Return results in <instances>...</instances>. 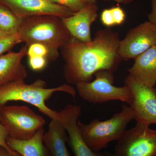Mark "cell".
Returning <instances> with one entry per match:
<instances>
[{"label":"cell","instance_id":"obj_1","mask_svg":"<svg viewBox=\"0 0 156 156\" xmlns=\"http://www.w3.org/2000/svg\"><path fill=\"white\" fill-rule=\"evenodd\" d=\"M120 39L119 33L109 28L99 30L94 39L84 43L71 36L62 47L65 60L64 74L69 83L92 81L96 72L106 69L115 71L122 61L118 53Z\"/></svg>","mask_w":156,"mask_h":156},{"label":"cell","instance_id":"obj_2","mask_svg":"<svg viewBox=\"0 0 156 156\" xmlns=\"http://www.w3.org/2000/svg\"><path fill=\"white\" fill-rule=\"evenodd\" d=\"M24 80H18L0 86V108L9 101H24L36 107L51 119H56L58 118V112L49 108L46 101L56 92H66L75 98L76 92L68 84L48 88L45 81L41 80L30 84H27Z\"/></svg>","mask_w":156,"mask_h":156},{"label":"cell","instance_id":"obj_3","mask_svg":"<svg viewBox=\"0 0 156 156\" xmlns=\"http://www.w3.org/2000/svg\"><path fill=\"white\" fill-rule=\"evenodd\" d=\"M18 33L27 48L34 43L42 44L48 48L51 56L55 57L58 49L64 47L71 38L61 18L49 15L22 18Z\"/></svg>","mask_w":156,"mask_h":156},{"label":"cell","instance_id":"obj_4","mask_svg":"<svg viewBox=\"0 0 156 156\" xmlns=\"http://www.w3.org/2000/svg\"><path fill=\"white\" fill-rule=\"evenodd\" d=\"M134 118V112L131 107L124 105L120 112L115 114L108 120L100 121L96 118L89 124L79 120L78 126L87 145L92 151L98 152L112 141L119 139Z\"/></svg>","mask_w":156,"mask_h":156},{"label":"cell","instance_id":"obj_5","mask_svg":"<svg viewBox=\"0 0 156 156\" xmlns=\"http://www.w3.org/2000/svg\"><path fill=\"white\" fill-rule=\"evenodd\" d=\"M113 73L106 69L96 72L94 75V80L76 85L78 95L90 103H101L119 100L130 105L133 97L131 89L126 85L122 87L114 86Z\"/></svg>","mask_w":156,"mask_h":156},{"label":"cell","instance_id":"obj_6","mask_svg":"<svg viewBox=\"0 0 156 156\" xmlns=\"http://www.w3.org/2000/svg\"><path fill=\"white\" fill-rule=\"evenodd\" d=\"M0 120L9 137L18 140L30 139L46 123L42 116L25 105L0 108Z\"/></svg>","mask_w":156,"mask_h":156},{"label":"cell","instance_id":"obj_7","mask_svg":"<svg viewBox=\"0 0 156 156\" xmlns=\"http://www.w3.org/2000/svg\"><path fill=\"white\" fill-rule=\"evenodd\" d=\"M115 156H156V131L137 123L117 140Z\"/></svg>","mask_w":156,"mask_h":156},{"label":"cell","instance_id":"obj_8","mask_svg":"<svg viewBox=\"0 0 156 156\" xmlns=\"http://www.w3.org/2000/svg\"><path fill=\"white\" fill-rule=\"evenodd\" d=\"M125 84L133 94L130 106L134 112V120L148 126L156 125V88L140 83L130 75L125 79Z\"/></svg>","mask_w":156,"mask_h":156},{"label":"cell","instance_id":"obj_9","mask_svg":"<svg viewBox=\"0 0 156 156\" xmlns=\"http://www.w3.org/2000/svg\"><path fill=\"white\" fill-rule=\"evenodd\" d=\"M156 45V27L147 21L128 31L120 40L118 53L122 60L135 59Z\"/></svg>","mask_w":156,"mask_h":156},{"label":"cell","instance_id":"obj_10","mask_svg":"<svg viewBox=\"0 0 156 156\" xmlns=\"http://www.w3.org/2000/svg\"><path fill=\"white\" fill-rule=\"evenodd\" d=\"M81 111L80 105L68 104L58 112V119L67 132L70 147L75 156H105L101 153L92 151L83 139L78 126Z\"/></svg>","mask_w":156,"mask_h":156},{"label":"cell","instance_id":"obj_11","mask_svg":"<svg viewBox=\"0 0 156 156\" xmlns=\"http://www.w3.org/2000/svg\"><path fill=\"white\" fill-rule=\"evenodd\" d=\"M0 4L8 7L21 19L43 15L62 18L69 17L75 13L66 7L47 0H0Z\"/></svg>","mask_w":156,"mask_h":156},{"label":"cell","instance_id":"obj_12","mask_svg":"<svg viewBox=\"0 0 156 156\" xmlns=\"http://www.w3.org/2000/svg\"><path fill=\"white\" fill-rule=\"evenodd\" d=\"M96 4H89L69 17L61 18L71 36L84 43L92 41L91 27L98 15Z\"/></svg>","mask_w":156,"mask_h":156},{"label":"cell","instance_id":"obj_13","mask_svg":"<svg viewBox=\"0 0 156 156\" xmlns=\"http://www.w3.org/2000/svg\"><path fill=\"white\" fill-rule=\"evenodd\" d=\"M27 46H23L18 52H9L0 56V86L27 77L23 58L27 55Z\"/></svg>","mask_w":156,"mask_h":156},{"label":"cell","instance_id":"obj_14","mask_svg":"<svg viewBox=\"0 0 156 156\" xmlns=\"http://www.w3.org/2000/svg\"><path fill=\"white\" fill-rule=\"evenodd\" d=\"M129 75L140 83L155 87L156 84V45L134 59Z\"/></svg>","mask_w":156,"mask_h":156},{"label":"cell","instance_id":"obj_15","mask_svg":"<svg viewBox=\"0 0 156 156\" xmlns=\"http://www.w3.org/2000/svg\"><path fill=\"white\" fill-rule=\"evenodd\" d=\"M68 136L65 128L58 119H51L43 137L50 156H70L66 147Z\"/></svg>","mask_w":156,"mask_h":156},{"label":"cell","instance_id":"obj_16","mask_svg":"<svg viewBox=\"0 0 156 156\" xmlns=\"http://www.w3.org/2000/svg\"><path fill=\"white\" fill-rule=\"evenodd\" d=\"M44 133V129L42 128L27 140H18L9 136L7 143L11 150L21 156H50L43 140Z\"/></svg>","mask_w":156,"mask_h":156},{"label":"cell","instance_id":"obj_17","mask_svg":"<svg viewBox=\"0 0 156 156\" xmlns=\"http://www.w3.org/2000/svg\"><path fill=\"white\" fill-rule=\"evenodd\" d=\"M21 19L9 8L0 4V28L8 34L17 33Z\"/></svg>","mask_w":156,"mask_h":156},{"label":"cell","instance_id":"obj_18","mask_svg":"<svg viewBox=\"0 0 156 156\" xmlns=\"http://www.w3.org/2000/svg\"><path fill=\"white\" fill-rule=\"evenodd\" d=\"M21 42L22 41L18 33L9 35L0 39V56Z\"/></svg>","mask_w":156,"mask_h":156},{"label":"cell","instance_id":"obj_19","mask_svg":"<svg viewBox=\"0 0 156 156\" xmlns=\"http://www.w3.org/2000/svg\"><path fill=\"white\" fill-rule=\"evenodd\" d=\"M54 4L66 7L74 13L83 9L89 3L85 0H47Z\"/></svg>","mask_w":156,"mask_h":156},{"label":"cell","instance_id":"obj_20","mask_svg":"<svg viewBox=\"0 0 156 156\" xmlns=\"http://www.w3.org/2000/svg\"><path fill=\"white\" fill-rule=\"evenodd\" d=\"M27 55L29 57L41 56L47 58L51 56L50 51L48 48L44 45L39 43H34L29 46L27 49Z\"/></svg>","mask_w":156,"mask_h":156},{"label":"cell","instance_id":"obj_21","mask_svg":"<svg viewBox=\"0 0 156 156\" xmlns=\"http://www.w3.org/2000/svg\"><path fill=\"white\" fill-rule=\"evenodd\" d=\"M30 67L34 71H40L44 69L47 62V58L44 56H34L29 57Z\"/></svg>","mask_w":156,"mask_h":156},{"label":"cell","instance_id":"obj_22","mask_svg":"<svg viewBox=\"0 0 156 156\" xmlns=\"http://www.w3.org/2000/svg\"><path fill=\"white\" fill-rule=\"evenodd\" d=\"M115 25H121L125 21L126 14L123 9L119 7H115L110 9Z\"/></svg>","mask_w":156,"mask_h":156},{"label":"cell","instance_id":"obj_23","mask_svg":"<svg viewBox=\"0 0 156 156\" xmlns=\"http://www.w3.org/2000/svg\"><path fill=\"white\" fill-rule=\"evenodd\" d=\"M9 136V133L5 126L1 122L0 120V147L5 148L7 150L11 152H14V151L11 150L9 148L7 143V138Z\"/></svg>","mask_w":156,"mask_h":156},{"label":"cell","instance_id":"obj_24","mask_svg":"<svg viewBox=\"0 0 156 156\" xmlns=\"http://www.w3.org/2000/svg\"><path fill=\"white\" fill-rule=\"evenodd\" d=\"M101 20L104 25L108 27L115 25L110 9H105L102 11L101 15Z\"/></svg>","mask_w":156,"mask_h":156},{"label":"cell","instance_id":"obj_25","mask_svg":"<svg viewBox=\"0 0 156 156\" xmlns=\"http://www.w3.org/2000/svg\"><path fill=\"white\" fill-rule=\"evenodd\" d=\"M148 19L156 27V0H151V11L148 15Z\"/></svg>","mask_w":156,"mask_h":156},{"label":"cell","instance_id":"obj_26","mask_svg":"<svg viewBox=\"0 0 156 156\" xmlns=\"http://www.w3.org/2000/svg\"><path fill=\"white\" fill-rule=\"evenodd\" d=\"M0 156H21L17 153L11 152L5 148L0 147Z\"/></svg>","mask_w":156,"mask_h":156},{"label":"cell","instance_id":"obj_27","mask_svg":"<svg viewBox=\"0 0 156 156\" xmlns=\"http://www.w3.org/2000/svg\"><path fill=\"white\" fill-rule=\"evenodd\" d=\"M115 2H117L119 3L124 4V5H128L132 2H134L135 0H112Z\"/></svg>","mask_w":156,"mask_h":156},{"label":"cell","instance_id":"obj_28","mask_svg":"<svg viewBox=\"0 0 156 156\" xmlns=\"http://www.w3.org/2000/svg\"><path fill=\"white\" fill-rule=\"evenodd\" d=\"M9 35L10 34H8L4 32L0 28V39L5 37Z\"/></svg>","mask_w":156,"mask_h":156},{"label":"cell","instance_id":"obj_29","mask_svg":"<svg viewBox=\"0 0 156 156\" xmlns=\"http://www.w3.org/2000/svg\"><path fill=\"white\" fill-rule=\"evenodd\" d=\"M89 4H96L97 0H85Z\"/></svg>","mask_w":156,"mask_h":156},{"label":"cell","instance_id":"obj_30","mask_svg":"<svg viewBox=\"0 0 156 156\" xmlns=\"http://www.w3.org/2000/svg\"><path fill=\"white\" fill-rule=\"evenodd\" d=\"M105 156H115L114 154L110 153H107Z\"/></svg>","mask_w":156,"mask_h":156},{"label":"cell","instance_id":"obj_31","mask_svg":"<svg viewBox=\"0 0 156 156\" xmlns=\"http://www.w3.org/2000/svg\"></svg>","mask_w":156,"mask_h":156}]
</instances>
